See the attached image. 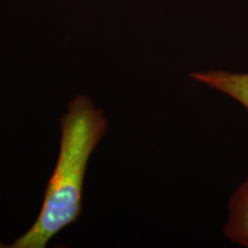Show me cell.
Here are the masks:
<instances>
[{"mask_svg": "<svg viewBox=\"0 0 248 248\" xmlns=\"http://www.w3.org/2000/svg\"><path fill=\"white\" fill-rule=\"evenodd\" d=\"M108 120L88 95H77L60 120V147L36 221L12 248H45L82 213L90 157L107 131Z\"/></svg>", "mask_w": 248, "mask_h": 248, "instance_id": "1", "label": "cell"}, {"mask_svg": "<svg viewBox=\"0 0 248 248\" xmlns=\"http://www.w3.org/2000/svg\"><path fill=\"white\" fill-rule=\"evenodd\" d=\"M191 78L232 98L248 111V74L212 69L191 73Z\"/></svg>", "mask_w": 248, "mask_h": 248, "instance_id": "2", "label": "cell"}, {"mask_svg": "<svg viewBox=\"0 0 248 248\" xmlns=\"http://www.w3.org/2000/svg\"><path fill=\"white\" fill-rule=\"evenodd\" d=\"M224 234L233 243L248 248V176L234 191L229 202Z\"/></svg>", "mask_w": 248, "mask_h": 248, "instance_id": "3", "label": "cell"}, {"mask_svg": "<svg viewBox=\"0 0 248 248\" xmlns=\"http://www.w3.org/2000/svg\"><path fill=\"white\" fill-rule=\"evenodd\" d=\"M0 247H4V245H0Z\"/></svg>", "mask_w": 248, "mask_h": 248, "instance_id": "4", "label": "cell"}]
</instances>
